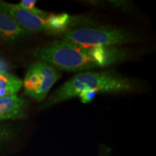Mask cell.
<instances>
[{
	"mask_svg": "<svg viewBox=\"0 0 156 156\" xmlns=\"http://www.w3.org/2000/svg\"><path fill=\"white\" fill-rule=\"evenodd\" d=\"M27 103L17 95L0 97V122L26 116Z\"/></svg>",
	"mask_w": 156,
	"mask_h": 156,
	"instance_id": "6",
	"label": "cell"
},
{
	"mask_svg": "<svg viewBox=\"0 0 156 156\" xmlns=\"http://www.w3.org/2000/svg\"><path fill=\"white\" fill-rule=\"evenodd\" d=\"M16 129L9 124L0 122V152L12 140Z\"/></svg>",
	"mask_w": 156,
	"mask_h": 156,
	"instance_id": "9",
	"label": "cell"
},
{
	"mask_svg": "<svg viewBox=\"0 0 156 156\" xmlns=\"http://www.w3.org/2000/svg\"><path fill=\"white\" fill-rule=\"evenodd\" d=\"M61 75L58 69L44 62L37 61L27 70L23 87L25 93L37 101H45Z\"/></svg>",
	"mask_w": 156,
	"mask_h": 156,
	"instance_id": "4",
	"label": "cell"
},
{
	"mask_svg": "<svg viewBox=\"0 0 156 156\" xmlns=\"http://www.w3.org/2000/svg\"><path fill=\"white\" fill-rule=\"evenodd\" d=\"M140 83L136 80L123 76L114 69L101 72L87 71L76 74L48 98L41 110L78 97L84 92L125 93L136 90Z\"/></svg>",
	"mask_w": 156,
	"mask_h": 156,
	"instance_id": "2",
	"label": "cell"
},
{
	"mask_svg": "<svg viewBox=\"0 0 156 156\" xmlns=\"http://www.w3.org/2000/svg\"><path fill=\"white\" fill-rule=\"evenodd\" d=\"M62 40L84 46H121L134 42L136 37L118 27L77 26L66 31Z\"/></svg>",
	"mask_w": 156,
	"mask_h": 156,
	"instance_id": "3",
	"label": "cell"
},
{
	"mask_svg": "<svg viewBox=\"0 0 156 156\" xmlns=\"http://www.w3.org/2000/svg\"><path fill=\"white\" fill-rule=\"evenodd\" d=\"M132 56L129 48L121 46H84L62 39L51 42L35 54L38 61L67 72L108 67L125 62Z\"/></svg>",
	"mask_w": 156,
	"mask_h": 156,
	"instance_id": "1",
	"label": "cell"
},
{
	"mask_svg": "<svg viewBox=\"0 0 156 156\" xmlns=\"http://www.w3.org/2000/svg\"><path fill=\"white\" fill-rule=\"evenodd\" d=\"M36 1H35V0H22L17 5L22 8L25 9V10L30 12L34 15H38V16L46 17L49 15L48 13L36 7Z\"/></svg>",
	"mask_w": 156,
	"mask_h": 156,
	"instance_id": "10",
	"label": "cell"
},
{
	"mask_svg": "<svg viewBox=\"0 0 156 156\" xmlns=\"http://www.w3.org/2000/svg\"><path fill=\"white\" fill-rule=\"evenodd\" d=\"M29 35L8 13L0 8V39L7 44H14Z\"/></svg>",
	"mask_w": 156,
	"mask_h": 156,
	"instance_id": "7",
	"label": "cell"
},
{
	"mask_svg": "<svg viewBox=\"0 0 156 156\" xmlns=\"http://www.w3.org/2000/svg\"><path fill=\"white\" fill-rule=\"evenodd\" d=\"M10 67L5 58L0 56V73H10Z\"/></svg>",
	"mask_w": 156,
	"mask_h": 156,
	"instance_id": "11",
	"label": "cell"
},
{
	"mask_svg": "<svg viewBox=\"0 0 156 156\" xmlns=\"http://www.w3.org/2000/svg\"><path fill=\"white\" fill-rule=\"evenodd\" d=\"M0 8L8 13L28 34L51 33L50 14L46 17L38 16L25 10L17 4L3 1H0Z\"/></svg>",
	"mask_w": 156,
	"mask_h": 156,
	"instance_id": "5",
	"label": "cell"
},
{
	"mask_svg": "<svg viewBox=\"0 0 156 156\" xmlns=\"http://www.w3.org/2000/svg\"><path fill=\"white\" fill-rule=\"evenodd\" d=\"M23 87V81L11 73H0V97L16 95Z\"/></svg>",
	"mask_w": 156,
	"mask_h": 156,
	"instance_id": "8",
	"label": "cell"
}]
</instances>
